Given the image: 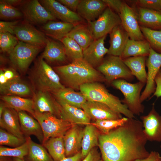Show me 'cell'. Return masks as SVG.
<instances>
[{
    "instance_id": "obj_11",
    "label": "cell",
    "mask_w": 161,
    "mask_h": 161,
    "mask_svg": "<svg viewBox=\"0 0 161 161\" xmlns=\"http://www.w3.org/2000/svg\"><path fill=\"white\" fill-rule=\"evenodd\" d=\"M22 10L27 22L30 23L44 24L49 21L56 19L37 0L25 2L23 4Z\"/></svg>"
},
{
    "instance_id": "obj_30",
    "label": "cell",
    "mask_w": 161,
    "mask_h": 161,
    "mask_svg": "<svg viewBox=\"0 0 161 161\" xmlns=\"http://www.w3.org/2000/svg\"><path fill=\"white\" fill-rule=\"evenodd\" d=\"M150 46L145 40H135L129 39L120 57L122 59L131 57L148 56Z\"/></svg>"
},
{
    "instance_id": "obj_46",
    "label": "cell",
    "mask_w": 161,
    "mask_h": 161,
    "mask_svg": "<svg viewBox=\"0 0 161 161\" xmlns=\"http://www.w3.org/2000/svg\"><path fill=\"white\" fill-rule=\"evenodd\" d=\"M107 7L119 14L123 1L120 0H102Z\"/></svg>"
},
{
    "instance_id": "obj_25",
    "label": "cell",
    "mask_w": 161,
    "mask_h": 161,
    "mask_svg": "<svg viewBox=\"0 0 161 161\" xmlns=\"http://www.w3.org/2000/svg\"><path fill=\"white\" fill-rule=\"evenodd\" d=\"M137 12L140 26L153 30H161V10L137 7Z\"/></svg>"
},
{
    "instance_id": "obj_40",
    "label": "cell",
    "mask_w": 161,
    "mask_h": 161,
    "mask_svg": "<svg viewBox=\"0 0 161 161\" xmlns=\"http://www.w3.org/2000/svg\"><path fill=\"white\" fill-rule=\"evenodd\" d=\"M29 150V143L26 140L24 143L16 147L9 148L1 145L0 156L13 157L24 159V157L27 155Z\"/></svg>"
},
{
    "instance_id": "obj_21",
    "label": "cell",
    "mask_w": 161,
    "mask_h": 161,
    "mask_svg": "<svg viewBox=\"0 0 161 161\" xmlns=\"http://www.w3.org/2000/svg\"><path fill=\"white\" fill-rule=\"evenodd\" d=\"M102 0H80L77 13L87 22L98 18L107 7Z\"/></svg>"
},
{
    "instance_id": "obj_19",
    "label": "cell",
    "mask_w": 161,
    "mask_h": 161,
    "mask_svg": "<svg viewBox=\"0 0 161 161\" xmlns=\"http://www.w3.org/2000/svg\"><path fill=\"white\" fill-rule=\"evenodd\" d=\"M106 37V35L95 40L83 50V59L95 68L100 65L104 56L108 52V49L104 46V41Z\"/></svg>"
},
{
    "instance_id": "obj_49",
    "label": "cell",
    "mask_w": 161,
    "mask_h": 161,
    "mask_svg": "<svg viewBox=\"0 0 161 161\" xmlns=\"http://www.w3.org/2000/svg\"><path fill=\"white\" fill-rule=\"evenodd\" d=\"M161 158L160 154L156 151H151L147 157L142 159H138L134 161H159Z\"/></svg>"
},
{
    "instance_id": "obj_51",
    "label": "cell",
    "mask_w": 161,
    "mask_h": 161,
    "mask_svg": "<svg viewBox=\"0 0 161 161\" xmlns=\"http://www.w3.org/2000/svg\"><path fill=\"white\" fill-rule=\"evenodd\" d=\"M82 158H83L80 151L73 156L66 157L61 161H80Z\"/></svg>"
},
{
    "instance_id": "obj_1",
    "label": "cell",
    "mask_w": 161,
    "mask_h": 161,
    "mask_svg": "<svg viewBox=\"0 0 161 161\" xmlns=\"http://www.w3.org/2000/svg\"><path fill=\"white\" fill-rule=\"evenodd\" d=\"M147 141L142 122L128 118L109 133L100 134L98 146L103 161H134L149 155L145 147Z\"/></svg>"
},
{
    "instance_id": "obj_37",
    "label": "cell",
    "mask_w": 161,
    "mask_h": 161,
    "mask_svg": "<svg viewBox=\"0 0 161 161\" xmlns=\"http://www.w3.org/2000/svg\"><path fill=\"white\" fill-rule=\"evenodd\" d=\"M61 41L64 46L67 56L72 61L83 58V50L74 39L66 36Z\"/></svg>"
},
{
    "instance_id": "obj_4",
    "label": "cell",
    "mask_w": 161,
    "mask_h": 161,
    "mask_svg": "<svg viewBox=\"0 0 161 161\" xmlns=\"http://www.w3.org/2000/svg\"><path fill=\"white\" fill-rule=\"evenodd\" d=\"M111 84L123 93L124 98L121 100L134 115H139L143 112L144 106L140 100V92L145 83L139 81L131 83L123 79H118Z\"/></svg>"
},
{
    "instance_id": "obj_35",
    "label": "cell",
    "mask_w": 161,
    "mask_h": 161,
    "mask_svg": "<svg viewBox=\"0 0 161 161\" xmlns=\"http://www.w3.org/2000/svg\"><path fill=\"white\" fill-rule=\"evenodd\" d=\"M63 137L50 138L42 144L54 161H61L66 157Z\"/></svg>"
},
{
    "instance_id": "obj_14",
    "label": "cell",
    "mask_w": 161,
    "mask_h": 161,
    "mask_svg": "<svg viewBox=\"0 0 161 161\" xmlns=\"http://www.w3.org/2000/svg\"><path fill=\"white\" fill-rule=\"evenodd\" d=\"M39 2L56 18L62 21L75 24L83 21L76 12L70 10L57 1L41 0Z\"/></svg>"
},
{
    "instance_id": "obj_3",
    "label": "cell",
    "mask_w": 161,
    "mask_h": 161,
    "mask_svg": "<svg viewBox=\"0 0 161 161\" xmlns=\"http://www.w3.org/2000/svg\"><path fill=\"white\" fill-rule=\"evenodd\" d=\"M80 92L87 100L99 102L107 106L112 109L129 118H135L134 115L123 103L119 98L110 93L100 82L83 84L80 86Z\"/></svg>"
},
{
    "instance_id": "obj_15",
    "label": "cell",
    "mask_w": 161,
    "mask_h": 161,
    "mask_svg": "<svg viewBox=\"0 0 161 161\" xmlns=\"http://www.w3.org/2000/svg\"><path fill=\"white\" fill-rule=\"evenodd\" d=\"M140 118L148 141L161 142V116L156 111L154 104L149 113Z\"/></svg>"
},
{
    "instance_id": "obj_38",
    "label": "cell",
    "mask_w": 161,
    "mask_h": 161,
    "mask_svg": "<svg viewBox=\"0 0 161 161\" xmlns=\"http://www.w3.org/2000/svg\"><path fill=\"white\" fill-rule=\"evenodd\" d=\"M145 39L150 47L156 52L161 54V30H155L140 26Z\"/></svg>"
},
{
    "instance_id": "obj_24",
    "label": "cell",
    "mask_w": 161,
    "mask_h": 161,
    "mask_svg": "<svg viewBox=\"0 0 161 161\" xmlns=\"http://www.w3.org/2000/svg\"><path fill=\"white\" fill-rule=\"evenodd\" d=\"M18 113L21 129L24 135L27 137L33 135L42 144L44 136L38 121L28 114L26 112L21 111Z\"/></svg>"
},
{
    "instance_id": "obj_44",
    "label": "cell",
    "mask_w": 161,
    "mask_h": 161,
    "mask_svg": "<svg viewBox=\"0 0 161 161\" xmlns=\"http://www.w3.org/2000/svg\"><path fill=\"white\" fill-rule=\"evenodd\" d=\"M137 7L156 10H161V0H138L135 1Z\"/></svg>"
},
{
    "instance_id": "obj_56",
    "label": "cell",
    "mask_w": 161,
    "mask_h": 161,
    "mask_svg": "<svg viewBox=\"0 0 161 161\" xmlns=\"http://www.w3.org/2000/svg\"><path fill=\"white\" fill-rule=\"evenodd\" d=\"M6 157H0V161H11Z\"/></svg>"
},
{
    "instance_id": "obj_60",
    "label": "cell",
    "mask_w": 161,
    "mask_h": 161,
    "mask_svg": "<svg viewBox=\"0 0 161 161\" xmlns=\"http://www.w3.org/2000/svg\"><path fill=\"white\" fill-rule=\"evenodd\" d=\"M160 148H161V145H160Z\"/></svg>"
},
{
    "instance_id": "obj_41",
    "label": "cell",
    "mask_w": 161,
    "mask_h": 161,
    "mask_svg": "<svg viewBox=\"0 0 161 161\" xmlns=\"http://www.w3.org/2000/svg\"><path fill=\"white\" fill-rule=\"evenodd\" d=\"M19 41L17 38L8 32H0V51L9 54Z\"/></svg>"
},
{
    "instance_id": "obj_23",
    "label": "cell",
    "mask_w": 161,
    "mask_h": 161,
    "mask_svg": "<svg viewBox=\"0 0 161 161\" xmlns=\"http://www.w3.org/2000/svg\"><path fill=\"white\" fill-rule=\"evenodd\" d=\"M109 34L110 47L107 54L120 57L129 39V35L121 24L114 27Z\"/></svg>"
},
{
    "instance_id": "obj_59",
    "label": "cell",
    "mask_w": 161,
    "mask_h": 161,
    "mask_svg": "<svg viewBox=\"0 0 161 161\" xmlns=\"http://www.w3.org/2000/svg\"><path fill=\"white\" fill-rule=\"evenodd\" d=\"M161 161V158L160 159V161Z\"/></svg>"
},
{
    "instance_id": "obj_6",
    "label": "cell",
    "mask_w": 161,
    "mask_h": 161,
    "mask_svg": "<svg viewBox=\"0 0 161 161\" xmlns=\"http://www.w3.org/2000/svg\"><path fill=\"white\" fill-rule=\"evenodd\" d=\"M32 116L38 121L42 128L44 136L43 143L50 138L63 137L73 125L49 113L35 112Z\"/></svg>"
},
{
    "instance_id": "obj_16",
    "label": "cell",
    "mask_w": 161,
    "mask_h": 161,
    "mask_svg": "<svg viewBox=\"0 0 161 161\" xmlns=\"http://www.w3.org/2000/svg\"><path fill=\"white\" fill-rule=\"evenodd\" d=\"M91 119L114 120L122 118V114L113 110L106 105L99 102L87 100L82 107Z\"/></svg>"
},
{
    "instance_id": "obj_8",
    "label": "cell",
    "mask_w": 161,
    "mask_h": 161,
    "mask_svg": "<svg viewBox=\"0 0 161 161\" xmlns=\"http://www.w3.org/2000/svg\"><path fill=\"white\" fill-rule=\"evenodd\" d=\"M42 48L19 41L9 54L10 60L16 68L25 72Z\"/></svg>"
},
{
    "instance_id": "obj_34",
    "label": "cell",
    "mask_w": 161,
    "mask_h": 161,
    "mask_svg": "<svg viewBox=\"0 0 161 161\" xmlns=\"http://www.w3.org/2000/svg\"><path fill=\"white\" fill-rule=\"evenodd\" d=\"M53 94L56 99L61 100L71 105L80 109L87 100L80 92H76L69 87H65Z\"/></svg>"
},
{
    "instance_id": "obj_29",
    "label": "cell",
    "mask_w": 161,
    "mask_h": 161,
    "mask_svg": "<svg viewBox=\"0 0 161 161\" xmlns=\"http://www.w3.org/2000/svg\"><path fill=\"white\" fill-rule=\"evenodd\" d=\"M67 56L63 44L48 38L41 57L50 62L65 61Z\"/></svg>"
},
{
    "instance_id": "obj_58",
    "label": "cell",
    "mask_w": 161,
    "mask_h": 161,
    "mask_svg": "<svg viewBox=\"0 0 161 161\" xmlns=\"http://www.w3.org/2000/svg\"><path fill=\"white\" fill-rule=\"evenodd\" d=\"M96 161H103L100 158L98 159Z\"/></svg>"
},
{
    "instance_id": "obj_55",
    "label": "cell",
    "mask_w": 161,
    "mask_h": 161,
    "mask_svg": "<svg viewBox=\"0 0 161 161\" xmlns=\"http://www.w3.org/2000/svg\"><path fill=\"white\" fill-rule=\"evenodd\" d=\"M6 107V106L3 102H1L0 104V117H1L3 112Z\"/></svg>"
},
{
    "instance_id": "obj_22",
    "label": "cell",
    "mask_w": 161,
    "mask_h": 161,
    "mask_svg": "<svg viewBox=\"0 0 161 161\" xmlns=\"http://www.w3.org/2000/svg\"><path fill=\"white\" fill-rule=\"evenodd\" d=\"M0 126L8 132L23 140H26L21 130L18 113L6 106L0 117Z\"/></svg>"
},
{
    "instance_id": "obj_50",
    "label": "cell",
    "mask_w": 161,
    "mask_h": 161,
    "mask_svg": "<svg viewBox=\"0 0 161 161\" xmlns=\"http://www.w3.org/2000/svg\"><path fill=\"white\" fill-rule=\"evenodd\" d=\"M100 158L99 153L96 149L94 148L82 161H96Z\"/></svg>"
},
{
    "instance_id": "obj_57",
    "label": "cell",
    "mask_w": 161,
    "mask_h": 161,
    "mask_svg": "<svg viewBox=\"0 0 161 161\" xmlns=\"http://www.w3.org/2000/svg\"><path fill=\"white\" fill-rule=\"evenodd\" d=\"M13 161H25L24 159H22L16 157H14Z\"/></svg>"
},
{
    "instance_id": "obj_27",
    "label": "cell",
    "mask_w": 161,
    "mask_h": 161,
    "mask_svg": "<svg viewBox=\"0 0 161 161\" xmlns=\"http://www.w3.org/2000/svg\"><path fill=\"white\" fill-rule=\"evenodd\" d=\"M66 36L74 39L83 50L95 40L88 24L82 22L75 24Z\"/></svg>"
},
{
    "instance_id": "obj_42",
    "label": "cell",
    "mask_w": 161,
    "mask_h": 161,
    "mask_svg": "<svg viewBox=\"0 0 161 161\" xmlns=\"http://www.w3.org/2000/svg\"><path fill=\"white\" fill-rule=\"evenodd\" d=\"M6 131L2 128L0 129V144L15 148L19 146L26 141Z\"/></svg>"
},
{
    "instance_id": "obj_17",
    "label": "cell",
    "mask_w": 161,
    "mask_h": 161,
    "mask_svg": "<svg viewBox=\"0 0 161 161\" xmlns=\"http://www.w3.org/2000/svg\"><path fill=\"white\" fill-rule=\"evenodd\" d=\"M32 100L35 112L49 113L60 118V106L49 92L39 90Z\"/></svg>"
},
{
    "instance_id": "obj_47",
    "label": "cell",
    "mask_w": 161,
    "mask_h": 161,
    "mask_svg": "<svg viewBox=\"0 0 161 161\" xmlns=\"http://www.w3.org/2000/svg\"><path fill=\"white\" fill-rule=\"evenodd\" d=\"M80 0H57L70 10L76 12Z\"/></svg>"
},
{
    "instance_id": "obj_45",
    "label": "cell",
    "mask_w": 161,
    "mask_h": 161,
    "mask_svg": "<svg viewBox=\"0 0 161 161\" xmlns=\"http://www.w3.org/2000/svg\"><path fill=\"white\" fill-rule=\"evenodd\" d=\"M19 21H0V32H8L15 34L14 30L18 25Z\"/></svg>"
},
{
    "instance_id": "obj_43",
    "label": "cell",
    "mask_w": 161,
    "mask_h": 161,
    "mask_svg": "<svg viewBox=\"0 0 161 161\" xmlns=\"http://www.w3.org/2000/svg\"><path fill=\"white\" fill-rule=\"evenodd\" d=\"M23 14L14 6L4 2L0 1V18L2 19H8L17 18L22 17Z\"/></svg>"
},
{
    "instance_id": "obj_5",
    "label": "cell",
    "mask_w": 161,
    "mask_h": 161,
    "mask_svg": "<svg viewBox=\"0 0 161 161\" xmlns=\"http://www.w3.org/2000/svg\"><path fill=\"white\" fill-rule=\"evenodd\" d=\"M97 68L103 75L106 81L109 83L120 78L131 81L134 78L130 69L119 56L108 55L104 58Z\"/></svg>"
},
{
    "instance_id": "obj_26",
    "label": "cell",
    "mask_w": 161,
    "mask_h": 161,
    "mask_svg": "<svg viewBox=\"0 0 161 161\" xmlns=\"http://www.w3.org/2000/svg\"><path fill=\"white\" fill-rule=\"evenodd\" d=\"M0 92L2 95L21 97L30 95L32 91L30 86L18 76L0 85Z\"/></svg>"
},
{
    "instance_id": "obj_2",
    "label": "cell",
    "mask_w": 161,
    "mask_h": 161,
    "mask_svg": "<svg viewBox=\"0 0 161 161\" xmlns=\"http://www.w3.org/2000/svg\"><path fill=\"white\" fill-rule=\"evenodd\" d=\"M55 69L65 83L74 89H79L80 86L85 83L106 81L103 75L83 58Z\"/></svg>"
},
{
    "instance_id": "obj_52",
    "label": "cell",
    "mask_w": 161,
    "mask_h": 161,
    "mask_svg": "<svg viewBox=\"0 0 161 161\" xmlns=\"http://www.w3.org/2000/svg\"><path fill=\"white\" fill-rule=\"evenodd\" d=\"M4 75L8 80H12L18 76L15 72L11 69H3Z\"/></svg>"
},
{
    "instance_id": "obj_12",
    "label": "cell",
    "mask_w": 161,
    "mask_h": 161,
    "mask_svg": "<svg viewBox=\"0 0 161 161\" xmlns=\"http://www.w3.org/2000/svg\"><path fill=\"white\" fill-rule=\"evenodd\" d=\"M146 65L148 68L147 79L146 86L140 96L141 103L147 99L156 89L154 80L161 67V54L158 53L150 47Z\"/></svg>"
},
{
    "instance_id": "obj_9",
    "label": "cell",
    "mask_w": 161,
    "mask_h": 161,
    "mask_svg": "<svg viewBox=\"0 0 161 161\" xmlns=\"http://www.w3.org/2000/svg\"><path fill=\"white\" fill-rule=\"evenodd\" d=\"M87 24L95 40H97L109 33L114 27L121 24V20L118 13L107 7L97 20Z\"/></svg>"
},
{
    "instance_id": "obj_39",
    "label": "cell",
    "mask_w": 161,
    "mask_h": 161,
    "mask_svg": "<svg viewBox=\"0 0 161 161\" xmlns=\"http://www.w3.org/2000/svg\"><path fill=\"white\" fill-rule=\"evenodd\" d=\"M128 119L126 117H123L114 120H98L90 124L95 126L101 134H107L112 130L123 125Z\"/></svg>"
},
{
    "instance_id": "obj_7",
    "label": "cell",
    "mask_w": 161,
    "mask_h": 161,
    "mask_svg": "<svg viewBox=\"0 0 161 161\" xmlns=\"http://www.w3.org/2000/svg\"><path fill=\"white\" fill-rule=\"evenodd\" d=\"M35 80L39 90L53 93L65 87L58 75L41 57L36 66Z\"/></svg>"
},
{
    "instance_id": "obj_48",
    "label": "cell",
    "mask_w": 161,
    "mask_h": 161,
    "mask_svg": "<svg viewBox=\"0 0 161 161\" xmlns=\"http://www.w3.org/2000/svg\"><path fill=\"white\" fill-rule=\"evenodd\" d=\"M156 85L154 96L157 97H161V69L158 71L154 80Z\"/></svg>"
},
{
    "instance_id": "obj_18",
    "label": "cell",
    "mask_w": 161,
    "mask_h": 161,
    "mask_svg": "<svg viewBox=\"0 0 161 161\" xmlns=\"http://www.w3.org/2000/svg\"><path fill=\"white\" fill-rule=\"evenodd\" d=\"M56 100L60 109V118L73 125H86L91 123V119L82 109L71 105L59 99Z\"/></svg>"
},
{
    "instance_id": "obj_36",
    "label": "cell",
    "mask_w": 161,
    "mask_h": 161,
    "mask_svg": "<svg viewBox=\"0 0 161 161\" xmlns=\"http://www.w3.org/2000/svg\"><path fill=\"white\" fill-rule=\"evenodd\" d=\"M29 145V150L26 156L27 161H54L42 145L33 142L30 137H26Z\"/></svg>"
},
{
    "instance_id": "obj_53",
    "label": "cell",
    "mask_w": 161,
    "mask_h": 161,
    "mask_svg": "<svg viewBox=\"0 0 161 161\" xmlns=\"http://www.w3.org/2000/svg\"><path fill=\"white\" fill-rule=\"evenodd\" d=\"M6 3L13 6L23 4L25 1L21 0H3Z\"/></svg>"
},
{
    "instance_id": "obj_33",
    "label": "cell",
    "mask_w": 161,
    "mask_h": 161,
    "mask_svg": "<svg viewBox=\"0 0 161 161\" xmlns=\"http://www.w3.org/2000/svg\"><path fill=\"white\" fill-rule=\"evenodd\" d=\"M146 58V56H137L123 59L132 75L135 76L139 81L145 84L147 79V73L145 69Z\"/></svg>"
},
{
    "instance_id": "obj_13",
    "label": "cell",
    "mask_w": 161,
    "mask_h": 161,
    "mask_svg": "<svg viewBox=\"0 0 161 161\" xmlns=\"http://www.w3.org/2000/svg\"><path fill=\"white\" fill-rule=\"evenodd\" d=\"M14 32L20 41L42 47L46 46L47 38L44 33L27 22L18 25Z\"/></svg>"
},
{
    "instance_id": "obj_31",
    "label": "cell",
    "mask_w": 161,
    "mask_h": 161,
    "mask_svg": "<svg viewBox=\"0 0 161 161\" xmlns=\"http://www.w3.org/2000/svg\"><path fill=\"white\" fill-rule=\"evenodd\" d=\"M85 126L81 151L83 158L93 148L98 146L99 137L101 134L94 126L90 124Z\"/></svg>"
},
{
    "instance_id": "obj_20",
    "label": "cell",
    "mask_w": 161,
    "mask_h": 161,
    "mask_svg": "<svg viewBox=\"0 0 161 161\" xmlns=\"http://www.w3.org/2000/svg\"><path fill=\"white\" fill-rule=\"evenodd\" d=\"M78 125H72L63 137L66 157L75 155L81 149L84 129Z\"/></svg>"
},
{
    "instance_id": "obj_32",
    "label": "cell",
    "mask_w": 161,
    "mask_h": 161,
    "mask_svg": "<svg viewBox=\"0 0 161 161\" xmlns=\"http://www.w3.org/2000/svg\"><path fill=\"white\" fill-rule=\"evenodd\" d=\"M1 99L6 106L19 112H27L33 115L35 110L32 99L16 96L2 95Z\"/></svg>"
},
{
    "instance_id": "obj_28",
    "label": "cell",
    "mask_w": 161,
    "mask_h": 161,
    "mask_svg": "<svg viewBox=\"0 0 161 161\" xmlns=\"http://www.w3.org/2000/svg\"><path fill=\"white\" fill-rule=\"evenodd\" d=\"M75 25L62 21H51L44 24L42 28L46 35L61 41L66 36Z\"/></svg>"
},
{
    "instance_id": "obj_10",
    "label": "cell",
    "mask_w": 161,
    "mask_h": 161,
    "mask_svg": "<svg viewBox=\"0 0 161 161\" xmlns=\"http://www.w3.org/2000/svg\"><path fill=\"white\" fill-rule=\"evenodd\" d=\"M118 14L121 24L130 39L137 41L145 40L140 29L137 11L133 8L123 1Z\"/></svg>"
},
{
    "instance_id": "obj_54",
    "label": "cell",
    "mask_w": 161,
    "mask_h": 161,
    "mask_svg": "<svg viewBox=\"0 0 161 161\" xmlns=\"http://www.w3.org/2000/svg\"><path fill=\"white\" fill-rule=\"evenodd\" d=\"M8 81L4 75L3 69H1L0 71V85L4 84Z\"/></svg>"
}]
</instances>
